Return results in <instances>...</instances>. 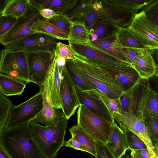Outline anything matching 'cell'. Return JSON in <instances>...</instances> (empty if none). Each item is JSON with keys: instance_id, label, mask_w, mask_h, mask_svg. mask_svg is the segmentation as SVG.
Returning a JSON list of instances; mask_svg holds the SVG:
<instances>
[{"instance_id": "1", "label": "cell", "mask_w": 158, "mask_h": 158, "mask_svg": "<svg viewBox=\"0 0 158 158\" xmlns=\"http://www.w3.org/2000/svg\"><path fill=\"white\" fill-rule=\"evenodd\" d=\"M30 123L0 131V143L12 158H46L33 139Z\"/></svg>"}, {"instance_id": "2", "label": "cell", "mask_w": 158, "mask_h": 158, "mask_svg": "<svg viewBox=\"0 0 158 158\" xmlns=\"http://www.w3.org/2000/svg\"><path fill=\"white\" fill-rule=\"evenodd\" d=\"M68 125L65 117L55 124L43 126L35 119L30 123L33 139L46 158H56L63 146Z\"/></svg>"}, {"instance_id": "3", "label": "cell", "mask_w": 158, "mask_h": 158, "mask_svg": "<svg viewBox=\"0 0 158 158\" xmlns=\"http://www.w3.org/2000/svg\"><path fill=\"white\" fill-rule=\"evenodd\" d=\"M70 49L77 59L101 68L131 65L94 45L89 41L78 43L68 41Z\"/></svg>"}, {"instance_id": "4", "label": "cell", "mask_w": 158, "mask_h": 158, "mask_svg": "<svg viewBox=\"0 0 158 158\" xmlns=\"http://www.w3.org/2000/svg\"><path fill=\"white\" fill-rule=\"evenodd\" d=\"M73 61L82 74L97 89L109 98H119L124 92L119 84L105 69L77 59Z\"/></svg>"}, {"instance_id": "5", "label": "cell", "mask_w": 158, "mask_h": 158, "mask_svg": "<svg viewBox=\"0 0 158 158\" xmlns=\"http://www.w3.org/2000/svg\"><path fill=\"white\" fill-rule=\"evenodd\" d=\"M77 125L95 140L106 143L114 124L81 104H80L77 112Z\"/></svg>"}, {"instance_id": "6", "label": "cell", "mask_w": 158, "mask_h": 158, "mask_svg": "<svg viewBox=\"0 0 158 158\" xmlns=\"http://www.w3.org/2000/svg\"><path fill=\"white\" fill-rule=\"evenodd\" d=\"M0 73L23 81L31 82L26 52L5 48L0 52Z\"/></svg>"}, {"instance_id": "7", "label": "cell", "mask_w": 158, "mask_h": 158, "mask_svg": "<svg viewBox=\"0 0 158 158\" xmlns=\"http://www.w3.org/2000/svg\"><path fill=\"white\" fill-rule=\"evenodd\" d=\"M40 10L28 2L24 14L17 18L13 26L0 36V42L6 46L29 34L35 33L31 29V26L36 19H45L40 15Z\"/></svg>"}, {"instance_id": "8", "label": "cell", "mask_w": 158, "mask_h": 158, "mask_svg": "<svg viewBox=\"0 0 158 158\" xmlns=\"http://www.w3.org/2000/svg\"><path fill=\"white\" fill-rule=\"evenodd\" d=\"M31 82L39 87L45 84L53 69L55 54L39 51L26 52Z\"/></svg>"}, {"instance_id": "9", "label": "cell", "mask_w": 158, "mask_h": 158, "mask_svg": "<svg viewBox=\"0 0 158 158\" xmlns=\"http://www.w3.org/2000/svg\"><path fill=\"white\" fill-rule=\"evenodd\" d=\"M43 96L40 91L26 101L12 107L5 129L13 127L30 122L41 112L43 107Z\"/></svg>"}, {"instance_id": "10", "label": "cell", "mask_w": 158, "mask_h": 158, "mask_svg": "<svg viewBox=\"0 0 158 158\" xmlns=\"http://www.w3.org/2000/svg\"><path fill=\"white\" fill-rule=\"evenodd\" d=\"M99 0H80L65 14L73 22L84 25L89 31L100 18Z\"/></svg>"}, {"instance_id": "11", "label": "cell", "mask_w": 158, "mask_h": 158, "mask_svg": "<svg viewBox=\"0 0 158 158\" xmlns=\"http://www.w3.org/2000/svg\"><path fill=\"white\" fill-rule=\"evenodd\" d=\"M75 84L64 65L63 68L60 90L61 110L68 120L80 105Z\"/></svg>"}, {"instance_id": "12", "label": "cell", "mask_w": 158, "mask_h": 158, "mask_svg": "<svg viewBox=\"0 0 158 158\" xmlns=\"http://www.w3.org/2000/svg\"><path fill=\"white\" fill-rule=\"evenodd\" d=\"M114 121L123 124L130 130L136 134L145 143L151 155L154 158H158V154L150 139L144 119L132 113H113Z\"/></svg>"}, {"instance_id": "13", "label": "cell", "mask_w": 158, "mask_h": 158, "mask_svg": "<svg viewBox=\"0 0 158 158\" xmlns=\"http://www.w3.org/2000/svg\"><path fill=\"white\" fill-rule=\"evenodd\" d=\"M48 79L45 84L40 87V90L42 92L43 96V107L41 112L33 119L43 123L46 126L55 124L65 117L64 113L53 105Z\"/></svg>"}, {"instance_id": "14", "label": "cell", "mask_w": 158, "mask_h": 158, "mask_svg": "<svg viewBox=\"0 0 158 158\" xmlns=\"http://www.w3.org/2000/svg\"><path fill=\"white\" fill-rule=\"evenodd\" d=\"M148 85V79L141 78L133 86L123 93L120 97L122 113H131L140 116V106Z\"/></svg>"}, {"instance_id": "15", "label": "cell", "mask_w": 158, "mask_h": 158, "mask_svg": "<svg viewBox=\"0 0 158 158\" xmlns=\"http://www.w3.org/2000/svg\"><path fill=\"white\" fill-rule=\"evenodd\" d=\"M99 11L101 18L110 20L119 29L128 27L137 14L111 4L106 0H100Z\"/></svg>"}, {"instance_id": "16", "label": "cell", "mask_w": 158, "mask_h": 158, "mask_svg": "<svg viewBox=\"0 0 158 158\" xmlns=\"http://www.w3.org/2000/svg\"><path fill=\"white\" fill-rule=\"evenodd\" d=\"M74 88L80 104L82 105L91 111L109 122L114 124L115 123L113 116L101 99L75 85Z\"/></svg>"}, {"instance_id": "17", "label": "cell", "mask_w": 158, "mask_h": 158, "mask_svg": "<svg viewBox=\"0 0 158 158\" xmlns=\"http://www.w3.org/2000/svg\"><path fill=\"white\" fill-rule=\"evenodd\" d=\"M128 27L142 37L158 45V26L143 11L135 15Z\"/></svg>"}, {"instance_id": "18", "label": "cell", "mask_w": 158, "mask_h": 158, "mask_svg": "<svg viewBox=\"0 0 158 158\" xmlns=\"http://www.w3.org/2000/svg\"><path fill=\"white\" fill-rule=\"evenodd\" d=\"M102 68L109 72L124 92L130 89L141 78L137 71L132 66Z\"/></svg>"}, {"instance_id": "19", "label": "cell", "mask_w": 158, "mask_h": 158, "mask_svg": "<svg viewBox=\"0 0 158 158\" xmlns=\"http://www.w3.org/2000/svg\"><path fill=\"white\" fill-rule=\"evenodd\" d=\"M117 36L122 48L141 49L158 48V45L142 37L129 27L119 29Z\"/></svg>"}, {"instance_id": "20", "label": "cell", "mask_w": 158, "mask_h": 158, "mask_svg": "<svg viewBox=\"0 0 158 158\" xmlns=\"http://www.w3.org/2000/svg\"><path fill=\"white\" fill-rule=\"evenodd\" d=\"M65 63V59L56 56L54 66L49 77V85L52 102L54 106L61 109L60 90L62 71Z\"/></svg>"}, {"instance_id": "21", "label": "cell", "mask_w": 158, "mask_h": 158, "mask_svg": "<svg viewBox=\"0 0 158 158\" xmlns=\"http://www.w3.org/2000/svg\"><path fill=\"white\" fill-rule=\"evenodd\" d=\"M106 144L115 158H123L129 149L124 132L116 122Z\"/></svg>"}, {"instance_id": "22", "label": "cell", "mask_w": 158, "mask_h": 158, "mask_svg": "<svg viewBox=\"0 0 158 158\" xmlns=\"http://www.w3.org/2000/svg\"><path fill=\"white\" fill-rule=\"evenodd\" d=\"M152 49H142L132 65L141 78L148 79L155 72V63L153 57Z\"/></svg>"}, {"instance_id": "23", "label": "cell", "mask_w": 158, "mask_h": 158, "mask_svg": "<svg viewBox=\"0 0 158 158\" xmlns=\"http://www.w3.org/2000/svg\"><path fill=\"white\" fill-rule=\"evenodd\" d=\"M89 41L107 53L130 64L118 41L117 34L103 38Z\"/></svg>"}, {"instance_id": "24", "label": "cell", "mask_w": 158, "mask_h": 158, "mask_svg": "<svg viewBox=\"0 0 158 158\" xmlns=\"http://www.w3.org/2000/svg\"><path fill=\"white\" fill-rule=\"evenodd\" d=\"M31 28L35 32L45 33L57 39L69 40L70 29L61 28L42 19L35 21Z\"/></svg>"}, {"instance_id": "25", "label": "cell", "mask_w": 158, "mask_h": 158, "mask_svg": "<svg viewBox=\"0 0 158 158\" xmlns=\"http://www.w3.org/2000/svg\"><path fill=\"white\" fill-rule=\"evenodd\" d=\"M40 10L48 8L56 14H65L77 4L78 0H29Z\"/></svg>"}, {"instance_id": "26", "label": "cell", "mask_w": 158, "mask_h": 158, "mask_svg": "<svg viewBox=\"0 0 158 158\" xmlns=\"http://www.w3.org/2000/svg\"><path fill=\"white\" fill-rule=\"evenodd\" d=\"M139 116L144 119L151 116L158 118V101L155 93L148 85L139 108Z\"/></svg>"}, {"instance_id": "27", "label": "cell", "mask_w": 158, "mask_h": 158, "mask_svg": "<svg viewBox=\"0 0 158 158\" xmlns=\"http://www.w3.org/2000/svg\"><path fill=\"white\" fill-rule=\"evenodd\" d=\"M5 48L12 51L26 52L32 51H44L38 41L37 32L27 35L6 46Z\"/></svg>"}, {"instance_id": "28", "label": "cell", "mask_w": 158, "mask_h": 158, "mask_svg": "<svg viewBox=\"0 0 158 158\" xmlns=\"http://www.w3.org/2000/svg\"><path fill=\"white\" fill-rule=\"evenodd\" d=\"M26 84L23 81L0 73V93L5 96L22 95Z\"/></svg>"}, {"instance_id": "29", "label": "cell", "mask_w": 158, "mask_h": 158, "mask_svg": "<svg viewBox=\"0 0 158 158\" xmlns=\"http://www.w3.org/2000/svg\"><path fill=\"white\" fill-rule=\"evenodd\" d=\"M119 29L110 20L100 17L89 32V40L93 41L117 34Z\"/></svg>"}, {"instance_id": "30", "label": "cell", "mask_w": 158, "mask_h": 158, "mask_svg": "<svg viewBox=\"0 0 158 158\" xmlns=\"http://www.w3.org/2000/svg\"><path fill=\"white\" fill-rule=\"evenodd\" d=\"M65 66L75 85L85 91L96 89L95 85L80 72L73 60L65 59Z\"/></svg>"}, {"instance_id": "31", "label": "cell", "mask_w": 158, "mask_h": 158, "mask_svg": "<svg viewBox=\"0 0 158 158\" xmlns=\"http://www.w3.org/2000/svg\"><path fill=\"white\" fill-rule=\"evenodd\" d=\"M69 131L73 138L78 142L87 152L96 158L95 140L77 124L72 126Z\"/></svg>"}, {"instance_id": "32", "label": "cell", "mask_w": 158, "mask_h": 158, "mask_svg": "<svg viewBox=\"0 0 158 158\" xmlns=\"http://www.w3.org/2000/svg\"><path fill=\"white\" fill-rule=\"evenodd\" d=\"M28 0H10L0 16H10L18 18L25 12Z\"/></svg>"}, {"instance_id": "33", "label": "cell", "mask_w": 158, "mask_h": 158, "mask_svg": "<svg viewBox=\"0 0 158 158\" xmlns=\"http://www.w3.org/2000/svg\"><path fill=\"white\" fill-rule=\"evenodd\" d=\"M90 40V34L86 27L78 22H73L70 29L68 41L84 43Z\"/></svg>"}, {"instance_id": "34", "label": "cell", "mask_w": 158, "mask_h": 158, "mask_svg": "<svg viewBox=\"0 0 158 158\" xmlns=\"http://www.w3.org/2000/svg\"><path fill=\"white\" fill-rule=\"evenodd\" d=\"M125 134L129 149L131 151H136L148 149L145 143L136 134L130 130L121 122H116Z\"/></svg>"}, {"instance_id": "35", "label": "cell", "mask_w": 158, "mask_h": 158, "mask_svg": "<svg viewBox=\"0 0 158 158\" xmlns=\"http://www.w3.org/2000/svg\"><path fill=\"white\" fill-rule=\"evenodd\" d=\"M85 91L101 98L112 116L114 113L118 114L122 113V106L120 98L115 99L110 98L97 89Z\"/></svg>"}, {"instance_id": "36", "label": "cell", "mask_w": 158, "mask_h": 158, "mask_svg": "<svg viewBox=\"0 0 158 158\" xmlns=\"http://www.w3.org/2000/svg\"><path fill=\"white\" fill-rule=\"evenodd\" d=\"M154 0H106L109 3L124 9L137 12L143 7Z\"/></svg>"}, {"instance_id": "37", "label": "cell", "mask_w": 158, "mask_h": 158, "mask_svg": "<svg viewBox=\"0 0 158 158\" xmlns=\"http://www.w3.org/2000/svg\"><path fill=\"white\" fill-rule=\"evenodd\" d=\"M13 105L9 98L0 93V131L5 129L10 110Z\"/></svg>"}, {"instance_id": "38", "label": "cell", "mask_w": 158, "mask_h": 158, "mask_svg": "<svg viewBox=\"0 0 158 158\" xmlns=\"http://www.w3.org/2000/svg\"><path fill=\"white\" fill-rule=\"evenodd\" d=\"M144 120L150 139L158 154V118L151 116Z\"/></svg>"}, {"instance_id": "39", "label": "cell", "mask_w": 158, "mask_h": 158, "mask_svg": "<svg viewBox=\"0 0 158 158\" xmlns=\"http://www.w3.org/2000/svg\"><path fill=\"white\" fill-rule=\"evenodd\" d=\"M39 42L45 52L55 54L57 39L47 34L37 32Z\"/></svg>"}, {"instance_id": "40", "label": "cell", "mask_w": 158, "mask_h": 158, "mask_svg": "<svg viewBox=\"0 0 158 158\" xmlns=\"http://www.w3.org/2000/svg\"><path fill=\"white\" fill-rule=\"evenodd\" d=\"M44 20L63 29H70L73 24L69 18L63 13L57 14L53 17Z\"/></svg>"}, {"instance_id": "41", "label": "cell", "mask_w": 158, "mask_h": 158, "mask_svg": "<svg viewBox=\"0 0 158 158\" xmlns=\"http://www.w3.org/2000/svg\"><path fill=\"white\" fill-rule=\"evenodd\" d=\"M146 16L158 26V0H154L141 9Z\"/></svg>"}, {"instance_id": "42", "label": "cell", "mask_w": 158, "mask_h": 158, "mask_svg": "<svg viewBox=\"0 0 158 158\" xmlns=\"http://www.w3.org/2000/svg\"><path fill=\"white\" fill-rule=\"evenodd\" d=\"M55 55L57 58H63L65 59L73 60L77 59L71 51L69 45L60 42L57 44Z\"/></svg>"}, {"instance_id": "43", "label": "cell", "mask_w": 158, "mask_h": 158, "mask_svg": "<svg viewBox=\"0 0 158 158\" xmlns=\"http://www.w3.org/2000/svg\"><path fill=\"white\" fill-rule=\"evenodd\" d=\"M95 143L96 158H115L106 143L98 140Z\"/></svg>"}, {"instance_id": "44", "label": "cell", "mask_w": 158, "mask_h": 158, "mask_svg": "<svg viewBox=\"0 0 158 158\" xmlns=\"http://www.w3.org/2000/svg\"><path fill=\"white\" fill-rule=\"evenodd\" d=\"M17 18L10 16H0V36L8 31L14 24Z\"/></svg>"}, {"instance_id": "45", "label": "cell", "mask_w": 158, "mask_h": 158, "mask_svg": "<svg viewBox=\"0 0 158 158\" xmlns=\"http://www.w3.org/2000/svg\"><path fill=\"white\" fill-rule=\"evenodd\" d=\"M122 49L128 62L132 66L139 55L142 49L124 47L122 48Z\"/></svg>"}, {"instance_id": "46", "label": "cell", "mask_w": 158, "mask_h": 158, "mask_svg": "<svg viewBox=\"0 0 158 158\" xmlns=\"http://www.w3.org/2000/svg\"><path fill=\"white\" fill-rule=\"evenodd\" d=\"M63 146L71 147L74 149L87 152L86 149L78 142L73 138L67 141H65Z\"/></svg>"}, {"instance_id": "47", "label": "cell", "mask_w": 158, "mask_h": 158, "mask_svg": "<svg viewBox=\"0 0 158 158\" xmlns=\"http://www.w3.org/2000/svg\"><path fill=\"white\" fill-rule=\"evenodd\" d=\"M148 82L150 89L158 94V76L154 74L148 79Z\"/></svg>"}, {"instance_id": "48", "label": "cell", "mask_w": 158, "mask_h": 158, "mask_svg": "<svg viewBox=\"0 0 158 158\" xmlns=\"http://www.w3.org/2000/svg\"><path fill=\"white\" fill-rule=\"evenodd\" d=\"M40 13L41 16L44 19L52 18L56 14L53 10L48 8L40 10Z\"/></svg>"}, {"instance_id": "49", "label": "cell", "mask_w": 158, "mask_h": 158, "mask_svg": "<svg viewBox=\"0 0 158 158\" xmlns=\"http://www.w3.org/2000/svg\"><path fill=\"white\" fill-rule=\"evenodd\" d=\"M134 152L141 158H154L151 155L148 149L140 150Z\"/></svg>"}, {"instance_id": "50", "label": "cell", "mask_w": 158, "mask_h": 158, "mask_svg": "<svg viewBox=\"0 0 158 158\" xmlns=\"http://www.w3.org/2000/svg\"><path fill=\"white\" fill-rule=\"evenodd\" d=\"M0 158H12L1 143H0Z\"/></svg>"}, {"instance_id": "51", "label": "cell", "mask_w": 158, "mask_h": 158, "mask_svg": "<svg viewBox=\"0 0 158 158\" xmlns=\"http://www.w3.org/2000/svg\"><path fill=\"white\" fill-rule=\"evenodd\" d=\"M152 55L155 64L158 65V48L153 49Z\"/></svg>"}, {"instance_id": "52", "label": "cell", "mask_w": 158, "mask_h": 158, "mask_svg": "<svg viewBox=\"0 0 158 158\" xmlns=\"http://www.w3.org/2000/svg\"><path fill=\"white\" fill-rule=\"evenodd\" d=\"M10 0H0V12L4 9Z\"/></svg>"}, {"instance_id": "53", "label": "cell", "mask_w": 158, "mask_h": 158, "mask_svg": "<svg viewBox=\"0 0 158 158\" xmlns=\"http://www.w3.org/2000/svg\"><path fill=\"white\" fill-rule=\"evenodd\" d=\"M131 154L132 155L133 158H141L139 155L134 151H131Z\"/></svg>"}, {"instance_id": "54", "label": "cell", "mask_w": 158, "mask_h": 158, "mask_svg": "<svg viewBox=\"0 0 158 158\" xmlns=\"http://www.w3.org/2000/svg\"><path fill=\"white\" fill-rule=\"evenodd\" d=\"M155 74L158 76V65L156 64L155 65Z\"/></svg>"}, {"instance_id": "55", "label": "cell", "mask_w": 158, "mask_h": 158, "mask_svg": "<svg viewBox=\"0 0 158 158\" xmlns=\"http://www.w3.org/2000/svg\"><path fill=\"white\" fill-rule=\"evenodd\" d=\"M122 158H133V157L132 155L130 154V155H127L124 157H123Z\"/></svg>"}, {"instance_id": "56", "label": "cell", "mask_w": 158, "mask_h": 158, "mask_svg": "<svg viewBox=\"0 0 158 158\" xmlns=\"http://www.w3.org/2000/svg\"><path fill=\"white\" fill-rule=\"evenodd\" d=\"M156 94V98H157V101H158V94Z\"/></svg>"}]
</instances>
